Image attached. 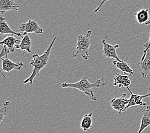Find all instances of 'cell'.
I'll list each match as a JSON object with an SVG mask.
<instances>
[{
    "mask_svg": "<svg viewBox=\"0 0 150 133\" xmlns=\"http://www.w3.org/2000/svg\"><path fill=\"white\" fill-rule=\"evenodd\" d=\"M56 40V37H55L54 39L52 41L51 44L49 46V48L44 53L43 55L40 56L38 55V54H34L33 55V59L31 60L30 63V65L33 67V70L30 76L27 78L26 80H24L23 82L24 84H26L28 83H30V84L31 85L33 84L34 79L38 76L39 74H40V72L42 70V69H44V68L47 65L50 55H51L52 47L54 46Z\"/></svg>",
    "mask_w": 150,
    "mask_h": 133,
    "instance_id": "cell-1",
    "label": "cell"
},
{
    "mask_svg": "<svg viewBox=\"0 0 150 133\" xmlns=\"http://www.w3.org/2000/svg\"><path fill=\"white\" fill-rule=\"evenodd\" d=\"M106 85L103 80H98L93 83H91L88 81L87 77H83L80 81L77 83H71L69 81L64 83L62 85V87L63 88H76L81 92H83L84 94L88 95L92 100L93 101H97V98L95 95L94 92L93 91V88H100L103 87Z\"/></svg>",
    "mask_w": 150,
    "mask_h": 133,
    "instance_id": "cell-2",
    "label": "cell"
},
{
    "mask_svg": "<svg viewBox=\"0 0 150 133\" xmlns=\"http://www.w3.org/2000/svg\"><path fill=\"white\" fill-rule=\"evenodd\" d=\"M91 35V31L89 30L85 35H79L77 36L76 53L73 55L74 58L81 55L85 60H88L90 58V48L92 44L90 39Z\"/></svg>",
    "mask_w": 150,
    "mask_h": 133,
    "instance_id": "cell-3",
    "label": "cell"
},
{
    "mask_svg": "<svg viewBox=\"0 0 150 133\" xmlns=\"http://www.w3.org/2000/svg\"><path fill=\"white\" fill-rule=\"evenodd\" d=\"M19 28L21 31L24 32L23 36L30 33H35L37 34H42L44 33L43 28L35 20L30 19L27 23H22Z\"/></svg>",
    "mask_w": 150,
    "mask_h": 133,
    "instance_id": "cell-4",
    "label": "cell"
},
{
    "mask_svg": "<svg viewBox=\"0 0 150 133\" xmlns=\"http://www.w3.org/2000/svg\"><path fill=\"white\" fill-rule=\"evenodd\" d=\"M126 97L127 94L124 93L120 97H114L110 100L112 107L114 110L117 111L119 114H121L127 110V107L129 102V99L126 98Z\"/></svg>",
    "mask_w": 150,
    "mask_h": 133,
    "instance_id": "cell-5",
    "label": "cell"
},
{
    "mask_svg": "<svg viewBox=\"0 0 150 133\" xmlns=\"http://www.w3.org/2000/svg\"><path fill=\"white\" fill-rule=\"evenodd\" d=\"M102 43L103 47L102 52L103 55L107 57V58H113L117 61H122L119 58V57L117 56V53H116L117 49L120 47L118 44H116L114 46L109 44V43H108L105 41V40H104V39H103L102 41Z\"/></svg>",
    "mask_w": 150,
    "mask_h": 133,
    "instance_id": "cell-6",
    "label": "cell"
},
{
    "mask_svg": "<svg viewBox=\"0 0 150 133\" xmlns=\"http://www.w3.org/2000/svg\"><path fill=\"white\" fill-rule=\"evenodd\" d=\"M127 88L128 90V92L130 93V97L129 99V102H128L127 109L130 108V107H133V106H146V104L142 101V100H143L144 98L150 97V92L147 93L146 95H137V94H134V93L131 91V90L129 88V87H127Z\"/></svg>",
    "mask_w": 150,
    "mask_h": 133,
    "instance_id": "cell-7",
    "label": "cell"
},
{
    "mask_svg": "<svg viewBox=\"0 0 150 133\" xmlns=\"http://www.w3.org/2000/svg\"><path fill=\"white\" fill-rule=\"evenodd\" d=\"M10 52L6 53L5 55V58H1L2 61V69L3 70L6 72V73H9L13 70H20L23 67H24V64L23 62H18V63H14L12 61L8 59V54Z\"/></svg>",
    "mask_w": 150,
    "mask_h": 133,
    "instance_id": "cell-8",
    "label": "cell"
},
{
    "mask_svg": "<svg viewBox=\"0 0 150 133\" xmlns=\"http://www.w3.org/2000/svg\"><path fill=\"white\" fill-rule=\"evenodd\" d=\"M139 71L143 79H146L150 73V49L148 50L144 59L137 63Z\"/></svg>",
    "mask_w": 150,
    "mask_h": 133,
    "instance_id": "cell-9",
    "label": "cell"
},
{
    "mask_svg": "<svg viewBox=\"0 0 150 133\" xmlns=\"http://www.w3.org/2000/svg\"><path fill=\"white\" fill-rule=\"evenodd\" d=\"M19 8L20 5L15 0H0V12L2 14L11 10L18 12Z\"/></svg>",
    "mask_w": 150,
    "mask_h": 133,
    "instance_id": "cell-10",
    "label": "cell"
},
{
    "mask_svg": "<svg viewBox=\"0 0 150 133\" xmlns=\"http://www.w3.org/2000/svg\"><path fill=\"white\" fill-rule=\"evenodd\" d=\"M130 75L117 74L114 77V86H118L119 88L128 87L131 85V81L130 80Z\"/></svg>",
    "mask_w": 150,
    "mask_h": 133,
    "instance_id": "cell-11",
    "label": "cell"
},
{
    "mask_svg": "<svg viewBox=\"0 0 150 133\" xmlns=\"http://www.w3.org/2000/svg\"><path fill=\"white\" fill-rule=\"evenodd\" d=\"M15 35L18 37H22L21 33H17L16 31L11 29L8 24L6 22V19L1 17L0 19V35Z\"/></svg>",
    "mask_w": 150,
    "mask_h": 133,
    "instance_id": "cell-12",
    "label": "cell"
},
{
    "mask_svg": "<svg viewBox=\"0 0 150 133\" xmlns=\"http://www.w3.org/2000/svg\"><path fill=\"white\" fill-rule=\"evenodd\" d=\"M21 42V41L18 39L13 37V36H8L5 39L0 42V44L3 46H6L8 48V51L10 53H13L15 51V49H14V45L19 44Z\"/></svg>",
    "mask_w": 150,
    "mask_h": 133,
    "instance_id": "cell-13",
    "label": "cell"
},
{
    "mask_svg": "<svg viewBox=\"0 0 150 133\" xmlns=\"http://www.w3.org/2000/svg\"><path fill=\"white\" fill-rule=\"evenodd\" d=\"M149 126H150V106H148L146 107V109L144 111L143 115L141 118L140 127L137 133H142Z\"/></svg>",
    "mask_w": 150,
    "mask_h": 133,
    "instance_id": "cell-14",
    "label": "cell"
},
{
    "mask_svg": "<svg viewBox=\"0 0 150 133\" xmlns=\"http://www.w3.org/2000/svg\"><path fill=\"white\" fill-rule=\"evenodd\" d=\"M31 46L32 42L29 37V35L26 34V35L23 36L22 41H21L19 44L16 45V49H21V51H26L28 53H31Z\"/></svg>",
    "mask_w": 150,
    "mask_h": 133,
    "instance_id": "cell-15",
    "label": "cell"
},
{
    "mask_svg": "<svg viewBox=\"0 0 150 133\" xmlns=\"http://www.w3.org/2000/svg\"><path fill=\"white\" fill-rule=\"evenodd\" d=\"M112 64L117 69L123 72V74H128L129 75L134 74V70L132 69L129 65L124 61H117L115 60L112 62Z\"/></svg>",
    "mask_w": 150,
    "mask_h": 133,
    "instance_id": "cell-16",
    "label": "cell"
},
{
    "mask_svg": "<svg viewBox=\"0 0 150 133\" xmlns=\"http://www.w3.org/2000/svg\"><path fill=\"white\" fill-rule=\"evenodd\" d=\"M92 117L93 113L92 112H90L89 114L85 115L83 117V118H82L80 127L81 130H83L84 132L88 131L91 128L93 123Z\"/></svg>",
    "mask_w": 150,
    "mask_h": 133,
    "instance_id": "cell-17",
    "label": "cell"
},
{
    "mask_svg": "<svg viewBox=\"0 0 150 133\" xmlns=\"http://www.w3.org/2000/svg\"><path fill=\"white\" fill-rule=\"evenodd\" d=\"M135 17L136 18L137 23L139 24H145L148 21L149 18V10L141 9L135 14Z\"/></svg>",
    "mask_w": 150,
    "mask_h": 133,
    "instance_id": "cell-18",
    "label": "cell"
},
{
    "mask_svg": "<svg viewBox=\"0 0 150 133\" xmlns=\"http://www.w3.org/2000/svg\"><path fill=\"white\" fill-rule=\"evenodd\" d=\"M10 106V102L9 101H6L3 104V106L2 108L0 110V122H1L4 118V117L7 115L6 110L8 108V107Z\"/></svg>",
    "mask_w": 150,
    "mask_h": 133,
    "instance_id": "cell-19",
    "label": "cell"
},
{
    "mask_svg": "<svg viewBox=\"0 0 150 133\" xmlns=\"http://www.w3.org/2000/svg\"><path fill=\"white\" fill-rule=\"evenodd\" d=\"M144 47H145V49L144 50V51H143V55H142V58H141V61H142L144 59L145 56L146 55V53H147L148 51L150 49V33H149V41H148V43H146V44H144Z\"/></svg>",
    "mask_w": 150,
    "mask_h": 133,
    "instance_id": "cell-20",
    "label": "cell"
},
{
    "mask_svg": "<svg viewBox=\"0 0 150 133\" xmlns=\"http://www.w3.org/2000/svg\"><path fill=\"white\" fill-rule=\"evenodd\" d=\"M109 1V0H102V1H101L100 3V5H98V6L95 10V13H97L100 10V9L101 7L102 6V5L104 4L105 3H106L107 1Z\"/></svg>",
    "mask_w": 150,
    "mask_h": 133,
    "instance_id": "cell-21",
    "label": "cell"
},
{
    "mask_svg": "<svg viewBox=\"0 0 150 133\" xmlns=\"http://www.w3.org/2000/svg\"><path fill=\"white\" fill-rule=\"evenodd\" d=\"M149 24H150V14H149V18L148 21L145 23V25H146V26H147V25H149Z\"/></svg>",
    "mask_w": 150,
    "mask_h": 133,
    "instance_id": "cell-22",
    "label": "cell"
},
{
    "mask_svg": "<svg viewBox=\"0 0 150 133\" xmlns=\"http://www.w3.org/2000/svg\"><path fill=\"white\" fill-rule=\"evenodd\" d=\"M148 92H150V87L148 88Z\"/></svg>",
    "mask_w": 150,
    "mask_h": 133,
    "instance_id": "cell-23",
    "label": "cell"
}]
</instances>
